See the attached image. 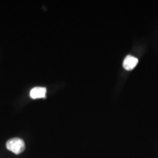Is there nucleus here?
<instances>
[{
	"instance_id": "f257e3e1",
	"label": "nucleus",
	"mask_w": 158,
	"mask_h": 158,
	"mask_svg": "<svg viewBox=\"0 0 158 158\" xmlns=\"http://www.w3.org/2000/svg\"><path fill=\"white\" fill-rule=\"evenodd\" d=\"M6 147L9 151L12 152L15 155H19L22 153L25 149V143L21 138H14L7 141L6 143Z\"/></svg>"
},
{
	"instance_id": "f03ea898",
	"label": "nucleus",
	"mask_w": 158,
	"mask_h": 158,
	"mask_svg": "<svg viewBox=\"0 0 158 158\" xmlns=\"http://www.w3.org/2000/svg\"><path fill=\"white\" fill-rule=\"evenodd\" d=\"M138 59L136 57L128 55L125 57L123 62V67L125 70H132L135 68L136 65L138 64Z\"/></svg>"
},
{
	"instance_id": "7ed1b4c3",
	"label": "nucleus",
	"mask_w": 158,
	"mask_h": 158,
	"mask_svg": "<svg viewBox=\"0 0 158 158\" xmlns=\"http://www.w3.org/2000/svg\"><path fill=\"white\" fill-rule=\"evenodd\" d=\"M46 92L47 89L45 87H41V86L35 87L30 91V98L32 99L45 98Z\"/></svg>"
}]
</instances>
